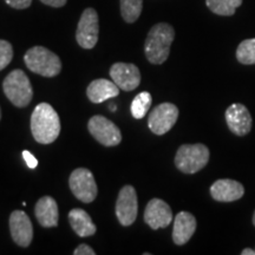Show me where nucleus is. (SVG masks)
Returning a JSON list of instances; mask_svg holds the SVG:
<instances>
[{"label": "nucleus", "mask_w": 255, "mask_h": 255, "mask_svg": "<svg viewBox=\"0 0 255 255\" xmlns=\"http://www.w3.org/2000/svg\"><path fill=\"white\" fill-rule=\"evenodd\" d=\"M31 131L40 144L55 142L60 132V120L57 111L49 103H40L31 116Z\"/></svg>", "instance_id": "obj_1"}, {"label": "nucleus", "mask_w": 255, "mask_h": 255, "mask_svg": "<svg viewBox=\"0 0 255 255\" xmlns=\"http://www.w3.org/2000/svg\"><path fill=\"white\" fill-rule=\"evenodd\" d=\"M175 38V30L167 23L154 25L145 39V57L151 64H163L170 53V46Z\"/></svg>", "instance_id": "obj_2"}, {"label": "nucleus", "mask_w": 255, "mask_h": 255, "mask_svg": "<svg viewBox=\"0 0 255 255\" xmlns=\"http://www.w3.org/2000/svg\"><path fill=\"white\" fill-rule=\"evenodd\" d=\"M24 60L28 70L43 77H55L62 71L59 57L44 46H34L27 50Z\"/></svg>", "instance_id": "obj_3"}, {"label": "nucleus", "mask_w": 255, "mask_h": 255, "mask_svg": "<svg viewBox=\"0 0 255 255\" xmlns=\"http://www.w3.org/2000/svg\"><path fill=\"white\" fill-rule=\"evenodd\" d=\"M2 89L6 97L17 108H25L31 103L33 90L30 79L21 70H13L4 79Z\"/></svg>", "instance_id": "obj_4"}, {"label": "nucleus", "mask_w": 255, "mask_h": 255, "mask_svg": "<svg viewBox=\"0 0 255 255\" xmlns=\"http://www.w3.org/2000/svg\"><path fill=\"white\" fill-rule=\"evenodd\" d=\"M209 156V149L205 144H183L175 156V164L184 174H195L206 167Z\"/></svg>", "instance_id": "obj_5"}, {"label": "nucleus", "mask_w": 255, "mask_h": 255, "mask_svg": "<svg viewBox=\"0 0 255 255\" xmlns=\"http://www.w3.org/2000/svg\"><path fill=\"white\" fill-rule=\"evenodd\" d=\"M70 189L79 201L90 203L97 196L98 189L94 175L87 168H78L70 175Z\"/></svg>", "instance_id": "obj_6"}, {"label": "nucleus", "mask_w": 255, "mask_h": 255, "mask_svg": "<svg viewBox=\"0 0 255 255\" xmlns=\"http://www.w3.org/2000/svg\"><path fill=\"white\" fill-rule=\"evenodd\" d=\"M98 33H100V23H98L97 12L91 7L84 9L76 32V39L79 46L87 50L94 49L98 41Z\"/></svg>", "instance_id": "obj_7"}, {"label": "nucleus", "mask_w": 255, "mask_h": 255, "mask_svg": "<svg viewBox=\"0 0 255 255\" xmlns=\"http://www.w3.org/2000/svg\"><path fill=\"white\" fill-rule=\"evenodd\" d=\"M88 129L95 139L105 146H116L122 141V133L116 124L104 116L91 117L88 123Z\"/></svg>", "instance_id": "obj_8"}, {"label": "nucleus", "mask_w": 255, "mask_h": 255, "mask_svg": "<svg viewBox=\"0 0 255 255\" xmlns=\"http://www.w3.org/2000/svg\"><path fill=\"white\" fill-rule=\"evenodd\" d=\"M178 119V109L173 103L157 105L149 115L148 127L155 135H164L171 129Z\"/></svg>", "instance_id": "obj_9"}, {"label": "nucleus", "mask_w": 255, "mask_h": 255, "mask_svg": "<svg viewBox=\"0 0 255 255\" xmlns=\"http://www.w3.org/2000/svg\"><path fill=\"white\" fill-rule=\"evenodd\" d=\"M138 212L137 194L132 186H124L116 202V216L122 226H131L136 221Z\"/></svg>", "instance_id": "obj_10"}, {"label": "nucleus", "mask_w": 255, "mask_h": 255, "mask_svg": "<svg viewBox=\"0 0 255 255\" xmlns=\"http://www.w3.org/2000/svg\"><path fill=\"white\" fill-rule=\"evenodd\" d=\"M110 77L121 90L132 91L141 84V72L135 64L116 63L111 66Z\"/></svg>", "instance_id": "obj_11"}, {"label": "nucleus", "mask_w": 255, "mask_h": 255, "mask_svg": "<svg viewBox=\"0 0 255 255\" xmlns=\"http://www.w3.org/2000/svg\"><path fill=\"white\" fill-rule=\"evenodd\" d=\"M144 221L154 231L159 228H167L173 221V212L163 200L152 199L145 207Z\"/></svg>", "instance_id": "obj_12"}, {"label": "nucleus", "mask_w": 255, "mask_h": 255, "mask_svg": "<svg viewBox=\"0 0 255 255\" xmlns=\"http://www.w3.org/2000/svg\"><path fill=\"white\" fill-rule=\"evenodd\" d=\"M9 231L18 246L28 247L33 239V227L28 216L21 210H14L9 216Z\"/></svg>", "instance_id": "obj_13"}, {"label": "nucleus", "mask_w": 255, "mask_h": 255, "mask_svg": "<svg viewBox=\"0 0 255 255\" xmlns=\"http://www.w3.org/2000/svg\"><path fill=\"white\" fill-rule=\"evenodd\" d=\"M226 122L229 130L237 136H245L252 130V116L245 105L235 103L226 110Z\"/></svg>", "instance_id": "obj_14"}, {"label": "nucleus", "mask_w": 255, "mask_h": 255, "mask_svg": "<svg viewBox=\"0 0 255 255\" xmlns=\"http://www.w3.org/2000/svg\"><path fill=\"white\" fill-rule=\"evenodd\" d=\"M245 194V188L234 180H218L210 187V195L219 202H233L240 200Z\"/></svg>", "instance_id": "obj_15"}, {"label": "nucleus", "mask_w": 255, "mask_h": 255, "mask_svg": "<svg viewBox=\"0 0 255 255\" xmlns=\"http://www.w3.org/2000/svg\"><path fill=\"white\" fill-rule=\"evenodd\" d=\"M195 216L188 212H181L174 220L173 240L177 246H182L190 240L196 231Z\"/></svg>", "instance_id": "obj_16"}, {"label": "nucleus", "mask_w": 255, "mask_h": 255, "mask_svg": "<svg viewBox=\"0 0 255 255\" xmlns=\"http://www.w3.org/2000/svg\"><path fill=\"white\" fill-rule=\"evenodd\" d=\"M34 214L40 226L45 228H52L58 226L59 212L55 199L51 196H43L37 202Z\"/></svg>", "instance_id": "obj_17"}, {"label": "nucleus", "mask_w": 255, "mask_h": 255, "mask_svg": "<svg viewBox=\"0 0 255 255\" xmlns=\"http://www.w3.org/2000/svg\"><path fill=\"white\" fill-rule=\"evenodd\" d=\"M88 98L92 103H103V102L117 97L120 95V88L114 81L100 78L92 81L87 89Z\"/></svg>", "instance_id": "obj_18"}, {"label": "nucleus", "mask_w": 255, "mask_h": 255, "mask_svg": "<svg viewBox=\"0 0 255 255\" xmlns=\"http://www.w3.org/2000/svg\"><path fill=\"white\" fill-rule=\"evenodd\" d=\"M69 222L76 234L81 238H88L94 235L97 228L92 222L90 216L85 210L75 208L69 213Z\"/></svg>", "instance_id": "obj_19"}, {"label": "nucleus", "mask_w": 255, "mask_h": 255, "mask_svg": "<svg viewBox=\"0 0 255 255\" xmlns=\"http://www.w3.org/2000/svg\"><path fill=\"white\" fill-rule=\"evenodd\" d=\"M206 4L213 13L229 17L241 6L242 0H206Z\"/></svg>", "instance_id": "obj_20"}, {"label": "nucleus", "mask_w": 255, "mask_h": 255, "mask_svg": "<svg viewBox=\"0 0 255 255\" xmlns=\"http://www.w3.org/2000/svg\"><path fill=\"white\" fill-rule=\"evenodd\" d=\"M151 102L152 97L149 92L143 91L137 95L131 103V115L133 119L142 120L150 109Z\"/></svg>", "instance_id": "obj_21"}, {"label": "nucleus", "mask_w": 255, "mask_h": 255, "mask_svg": "<svg viewBox=\"0 0 255 255\" xmlns=\"http://www.w3.org/2000/svg\"><path fill=\"white\" fill-rule=\"evenodd\" d=\"M143 7V0H121V13L127 23H135L139 18Z\"/></svg>", "instance_id": "obj_22"}, {"label": "nucleus", "mask_w": 255, "mask_h": 255, "mask_svg": "<svg viewBox=\"0 0 255 255\" xmlns=\"http://www.w3.org/2000/svg\"><path fill=\"white\" fill-rule=\"evenodd\" d=\"M237 58L241 64H255V38L241 41L237 50Z\"/></svg>", "instance_id": "obj_23"}, {"label": "nucleus", "mask_w": 255, "mask_h": 255, "mask_svg": "<svg viewBox=\"0 0 255 255\" xmlns=\"http://www.w3.org/2000/svg\"><path fill=\"white\" fill-rule=\"evenodd\" d=\"M13 58V47L7 40L0 39V71L4 70Z\"/></svg>", "instance_id": "obj_24"}, {"label": "nucleus", "mask_w": 255, "mask_h": 255, "mask_svg": "<svg viewBox=\"0 0 255 255\" xmlns=\"http://www.w3.org/2000/svg\"><path fill=\"white\" fill-rule=\"evenodd\" d=\"M6 4L11 6V7L17 9H24L30 7L32 4V0H5Z\"/></svg>", "instance_id": "obj_25"}, {"label": "nucleus", "mask_w": 255, "mask_h": 255, "mask_svg": "<svg viewBox=\"0 0 255 255\" xmlns=\"http://www.w3.org/2000/svg\"><path fill=\"white\" fill-rule=\"evenodd\" d=\"M23 157L25 159V162H26L27 167L30 169H36L37 165H38V159L34 157L33 155L31 154L28 150H24L23 151Z\"/></svg>", "instance_id": "obj_26"}, {"label": "nucleus", "mask_w": 255, "mask_h": 255, "mask_svg": "<svg viewBox=\"0 0 255 255\" xmlns=\"http://www.w3.org/2000/svg\"><path fill=\"white\" fill-rule=\"evenodd\" d=\"M73 254L75 255H95L96 252L92 250L90 246H88V245L82 244V245H79L77 248H76L75 252H73Z\"/></svg>", "instance_id": "obj_27"}, {"label": "nucleus", "mask_w": 255, "mask_h": 255, "mask_svg": "<svg viewBox=\"0 0 255 255\" xmlns=\"http://www.w3.org/2000/svg\"><path fill=\"white\" fill-rule=\"evenodd\" d=\"M40 1L45 5L52 6V7H62L66 4L68 0H40Z\"/></svg>", "instance_id": "obj_28"}, {"label": "nucleus", "mask_w": 255, "mask_h": 255, "mask_svg": "<svg viewBox=\"0 0 255 255\" xmlns=\"http://www.w3.org/2000/svg\"><path fill=\"white\" fill-rule=\"evenodd\" d=\"M242 255H255V250H251V248H246L241 252Z\"/></svg>", "instance_id": "obj_29"}, {"label": "nucleus", "mask_w": 255, "mask_h": 255, "mask_svg": "<svg viewBox=\"0 0 255 255\" xmlns=\"http://www.w3.org/2000/svg\"><path fill=\"white\" fill-rule=\"evenodd\" d=\"M110 110H111V111H116V105H115V104L111 105V107H110Z\"/></svg>", "instance_id": "obj_30"}, {"label": "nucleus", "mask_w": 255, "mask_h": 255, "mask_svg": "<svg viewBox=\"0 0 255 255\" xmlns=\"http://www.w3.org/2000/svg\"><path fill=\"white\" fill-rule=\"evenodd\" d=\"M253 223H254V226H255V212H254V215H253Z\"/></svg>", "instance_id": "obj_31"}, {"label": "nucleus", "mask_w": 255, "mask_h": 255, "mask_svg": "<svg viewBox=\"0 0 255 255\" xmlns=\"http://www.w3.org/2000/svg\"><path fill=\"white\" fill-rule=\"evenodd\" d=\"M0 120H1V109H0Z\"/></svg>", "instance_id": "obj_32"}]
</instances>
